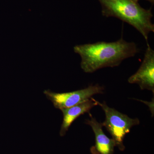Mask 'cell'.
I'll return each mask as SVG.
<instances>
[{
	"instance_id": "6da1fadb",
	"label": "cell",
	"mask_w": 154,
	"mask_h": 154,
	"mask_svg": "<svg viewBox=\"0 0 154 154\" xmlns=\"http://www.w3.org/2000/svg\"><path fill=\"white\" fill-rule=\"evenodd\" d=\"M73 49L81 58V68L87 73L104 68L118 66L125 60L134 57L139 52L135 42L126 41L122 37L112 42L79 45Z\"/></svg>"
},
{
	"instance_id": "7a4b0ae2",
	"label": "cell",
	"mask_w": 154,
	"mask_h": 154,
	"mask_svg": "<svg viewBox=\"0 0 154 154\" xmlns=\"http://www.w3.org/2000/svg\"><path fill=\"white\" fill-rule=\"evenodd\" d=\"M105 17H114L131 25L142 35L148 44L149 35L154 32L152 10L142 8L139 0H98Z\"/></svg>"
},
{
	"instance_id": "3957f363",
	"label": "cell",
	"mask_w": 154,
	"mask_h": 154,
	"mask_svg": "<svg viewBox=\"0 0 154 154\" xmlns=\"http://www.w3.org/2000/svg\"><path fill=\"white\" fill-rule=\"evenodd\" d=\"M97 102L105 114V120L102 123V126L105 127L110 133L116 146L120 150H124L125 148L123 144L124 138L133 127L140 124L139 119L130 118L126 114L109 107L105 102L101 103L98 101Z\"/></svg>"
},
{
	"instance_id": "277c9868",
	"label": "cell",
	"mask_w": 154,
	"mask_h": 154,
	"mask_svg": "<svg viewBox=\"0 0 154 154\" xmlns=\"http://www.w3.org/2000/svg\"><path fill=\"white\" fill-rule=\"evenodd\" d=\"M104 91L103 86L96 84L72 92L57 93L45 90L44 94L55 108L61 110L87 102L94 95L104 94Z\"/></svg>"
},
{
	"instance_id": "5b68a950",
	"label": "cell",
	"mask_w": 154,
	"mask_h": 154,
	"mask_svg": "<svg viewBox=\"0 0 154 154\" xmlns=\"http://www.w3.org/2000/svg\"><path fill=\"white\" fill-rule=\"evenodd\" d=\"M128 82L138 85L141 90L154 92V51L149 44L143 60L136 72L128 78Z\"/></svg>"
},
{
	"instance_id": "8992f818",
	"label": "cell",
	"mask_w": 154,
	"mask_h": 154,
	"mask_svg": "<svg viewBox=\"0 0 154 154\" xmlns=\"http://www.w3.org/2000/svg\"><path fill=\"white\" fill-rule=\"evenodd\" d=\"M89 114L90 118L86 120V123L91 126L95 134L96 151L99 154H113L116 146L114 141L105 134L102 123L98 122L91 113Z\"/></svg>"
},
{
	"instance_id": "52a82bcc",
	"label": "cell",
	"mask_w": 154,
	"mask_h": 154,
	"mask_svg": "<svg viewBox=\"0 0 154 154\" xmlns=\"http://www.w3.org/2000/svg\"><path fill=\"white\" fill-rule=\"evenodd\" d=\"M97 105V100L92 97L90 100L79 105L61 110L63 115V120L60 131L61 136L66 134L69 128L76 119L85 113H90L91 109Z\"/></svg>"
},
{
	"instance_id": "ba28073f",
	"label": "cell",
	"mask_w": 154,
	"mask_h": 154,
	"mask_svg": "<svg viewBox=\"0 0 154 154\" xmlns=\"http://www.w3.org/2000/svg\"><path fill=\"white\" fill-rule=\"evenodd\" d=\"M145 1H148L150 3H151L152 5H153L154 3V0H145Z\"/></svg>"
}]
</instances>
